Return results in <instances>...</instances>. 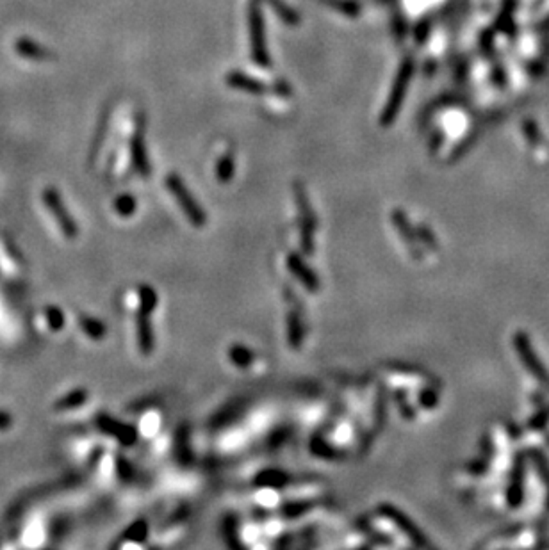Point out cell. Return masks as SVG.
<instances>
[{
    "label": "cell",
    "mask_w": 549,
    "mask_h": 550,
    "mask_svg": "<svg viewBox=\"0 0 549 550\" xmlns=\"http://www.w3.org/2000/svg\"><path fill=\"white\" fill-rule=\"evenodd\" d=\"M412 71H414V61H412L411 58H406L405 61L402 62L400 70H398V75L393 82V88L389 91L384 111L380 114V123H382V127H391L393 121L396 120L398 112L402 109L403 100H405L406 89H408V84H411Z\"/></svg>",
    "instance_id": "1"
},
{
    "label": "cell",
    "mask_w": 549,
    "mask_h": 550,
    "mask_svg": "<svg viewBox=\"0 0 549 550\" xmlns=\"http://www.w3.org/2000/svg\"><path fill=\"white\" fill-rule=\"evenodd\" d=\"M248 27H250L252 59L260 68H269L271 59H269L268 43H266V27H264V16L259 0H252L250 9H248Z\"/></svg>",
    "instance_id": "2"
},
{
    "label": "cell",
    "mask_w": 549,
    "mask_h": 550,
    "mask_svg": "<svg viewBox=\"0 0 549 550\" xmlns=\"http://www.w3.org/2000/svg\"><path fill=\"white\" fill-rule=\"evenodd\" d=\"M166 187H168V191L171 192V196H173L175 200L179 201L180 209H182V212L186 214V218L191 221L193 227L197 228L206 227L207 225L206 212L202 210L198 201L193 198L191 192L188 191V187L184 186L182 178H180L179 175L170 173L168 175V178H166Z\"/></svg>",
    "instance_id": "3"
},
{
    "label": "cell",
    "mask_w": 549,
    "mask_h": 550,
    "mask_svg": "<svg viewBox=\"0 0 549 550\" xmlns=\"http://www.w3.org/2000/svg\"><path fill=\"white\" fill-rule=\"evenodd\" d=\"M295 198L296 205H298L300 212V236H302V248L305 249V253H313L314 242H313V234L316 230V218L310 209V201H308L307 191L305 187L300 182L295 184Z\"/></svg>",
    "instance_id": "4"
},
{
    "label": "cell",
    "mask_w": 549,
    "mask_h": 550,
    "mask_svg": "<svg viewBox=\"0 0 549 550\" xmlns=\"http://www.w3.org/2000/svg\"><path fill=\"white\" fill-rule=\"evenodd\" d=\"M43 203H45V209H49L50 216L54 219V225L59 228V232L63 234L64 239L73 240L77 239L79 236V228H77V223L73 221L72 216L68 214L66 207L59 196L56 195L54 191H45L43 192Z\"/></svg>",
    "instance_id": "5"
},
{
    "label": "cell",
    "mask_w": 549,
    "mask_h": 550,
    "mask_svg": "<svg viewBox=\"0 0 549 550\" xmlns=\"http://www.w3.org/2000/svg\"><path fill=\"white\" fill-rule=\"evenodd\" d=\"M0 273L11 278H20L23 273V260L8 239H0Z\"/></svg>",
    "instance_id": "6"
},
{
    "label": "cell",
    "mask_w": 549,
    "mask_h": 550,
    "mask_svg": "<svg viewBox=\"0 0 549 550\" xmlns=\"http://www.w3.org/2000/svg\"><path fill=\"white\" fill-rule=\"evenodd\" d=\"M287 269H289V271L298 278L300 284L304 285L305 288H308L310 292H314V290L319 288V279H317V276L314 275L313 269H310L298 255L295 253L287 255Z\"/></svg>",
    "instance_id": "7"
},
{
    "label": "cell",
    "mask_w": 549,
    "mask_h": 550,
    "mask_svg": "<svg viewBox=\"0 0 549 550\" xmlns=\"http://www.w3.org/2000/svg\"><path fill=\"white\" fill-rule=\"evenodd\" d=\"M227 84L230 88L241 89V91L254 95H263L266 91H269V88L264 82L254 79L252 75H246L243 71H230V73H227Z\"/></svg>",
    "instance_id": "8"
},
{
    "label": "cell",
    "mask_w": 549,
    "mask_h": 550,
    "mask_svg": "<svg viewBox=\"0 0 549 550\" xmlns=\"http://www.w3.org/2000/svg\"><path fill=\"white\" fill-rule=\"evenodd\" d=\"M34 324L40 332L56 333L64 328V315L63 312L56 308V306H45L40 314L36 315Z\"/></svg>",
    "instance_id": "9"
},
{
    "label": "cell",
    "mask_w": 549,
    "mask_h": 550,
    "mask_svg": "<svg viewBox=\"0 0 549 550\" xmlns=\"http://www.w3.org/2000/svg\"><path fill=\"white\" fill-rule=\"evenodd\" d=\"M136 335H138V346L143 355H150L154 349V329L150 324V314L139 310L138 323H136Z\"/></svg>",
    "instance_id": "10"
},
{
    "label": "cell",
    "mask_w": 549,
    "mask_h": 550,
    "mask_svg": "<svg viewBox=\"0 0 549 550\" xmlns=\"http://www.w3.org/2000/svg\"><path fill=\"white\" fill-rule=\"evenodd\" d=\"M99 426L100 429L106 431V433H109V435H112L114 438H118L121 442V444H132L136 440V433L132 427L129 426H123V424H118L117 421H112V418H109L108 415H100L99 417Z\"/></svg>",
    "instance_id": "11"
},
{
    "label": "cell",
    "mask_w": 549,
    "mask_h": 550,
    "mask_svg": "<svg viewBox=\"0 0 549 550\" xmlns=\"http://www.w3.org/2000/svg\"><path fill=\"white\" fill-rule=\"evenodd\" d=\"M380 513L387 516L389 520H393L394 524H396L400 529H403L406 536L412 538V540H414L415 543H423V536H421L419 531H417V529H415L412 524H408L411 520L406 518L405 515H402V513H400V511H398L396 508H393V506H380Z\"/></svg>",
    "instance_id": "12"
},
{
    "label": "cell",
    "mask_w": 549,
    "mask_h": 550,
    "mask_svg": "<svg viewBox=\"0 0 549 550\" xmlns=\"http://www.w3.org/2000/svg\"><path fill=\"white\" fill-rule=\"evenodd\" d=\"M130 155H132V160H134L136 171H138L139 175H143V177H148V175H150V162H148L147 148H145L143 138H141V134L139 132L134 136Z\"/></svg>",
    "instance_id": "13"
},
{
    "label": "cell",
    "mask_w": 549,
    "mask_h": 550,
    "mask_svg": "<svg viewBox=\"0 0 549 550\" xmlns=\"http://www.w3.org/2000/svg\"><path fill=\"white\" fill-rule=\"evenodd\" d=\"M304 323H302V317H300L298 312L291 310L287 312V340L295 349H298L304 342Z\"/></svg>",
    "instance_id": "14"
},
{
    "label": "cell",
    "mask_w": 549,
    "mask_h": 550,
    "mask_svg": "<svg viewBox=\"0 0 549 550\" xmlns=\"http://www.w3.org/2000/svg\"><path fill=\"white\" fill-rule=\"evenodd\" d=\"M260 2L268 4L286 25L296 27L300 23V14L289 4H286L284 0H260Z\"/></svg>",
    "instance_id": "15"
},
{
    "label": "cell",
    "mask_w": 549,
    "mask_h": 550,
    "mask_svg": "<svg viewBox=\"0 0 549 550\" xmlns=\"http://www.w3.org/2000/svg\"><path fill=\"white\" fill-rule=\"evenodd\" d=\"M79 326H81L82 332L88 335L93 340H102L106 337V326H103L100 321L93 319V317H88V315H81L79 317Z\"/></svg>",
    "instance_id": "16"
},
{
    "label": "cell",
    "mask_w": 549,
    "mask_h": 550,
    "mask_svg": "<svg viewBox=\"0 0 549 550\" xmlns=\"http://www.w3.org/2000/svg\"><path fill=\"white\" fill-rule=\"evenodd\" d=\"M216 177L219 178V182L223 184L230 182V178L234 177V153L230 150L218 160V166H216Z\"/></svg>",
    "instance_id": "17"
},
{
    "label": "cell",
    "mask_w": 549,
    "mask_h": 550,
    "mask_svg": "<svg viewBox=\"0 0 549 550\" xmlns=\"http://www.w3.org/2000/svg\"><path fill=\"white\" fill-rule=\"evenodd\" d=\"M84 401H86V392H82V390L68 392V395H64V397L58 399V403H56V410H58V412L75 410L77 406H81Z\"/></svg>",
    "instance_id": "18"
},
{
    "label": "cell",
    "mask_w": 549,
    "mask_h": 550,
    "mask_svg": "<svg viewBox=\"0 0 549 550\" xmlns=\"http://www.w3.org/2000/svg\"><path fill=\"white\" fill-rule=\"evenodd\" d=\"M321 2L326 5H330V8L335 9V11H339V13L344 14V16L355 18L361 14V8H358L357 2H353V0H321Z\"/></svg>",
    "instance_id": "19"
},
{
    "label": "cell",
    "mask_w": 549,
    "mask_h": 550,
    "mask_svg": "<svg viewBox=\"0 0 549 550\" xmlns=\"http://www.w3.org/2000/svg\"><path fill=\"white\" fill-rule=\"evenodd\" d=\"M230 360L234 364L239 365V367H248L254 360V355L250 353V349H245L241 346H234L230 347Z\"/></svg>",
    "instance_id": "20"
},
{
    "label": "cell",
    "mask_w": 549,
    "mask_h": 550,
    "mask_svg": "<svg viewBox=\"0 0 549 550\" xmlns=\"http://www.w3.org/2000/svg\"><path fill=\"white\" fill-rule=\"evenodd\" d=\"M114 210H117L120 216L123 218H129L132 214L136 212V200L132 196H120L117 201H114Z\"/></svg>",
    "instance_id": "21"
},
{
    "label": "cell",
    "mask_w": 549,
    "mask_h": 550,
    "mask_svg": "<svg viewBox=\"0 0 549 550\" xmlns=\"http://www.w3.org/2000/svg\"><path fill=\"white\" fill-rule=\"evenodd\" d=\"M11 427V417L5 412H0V431H5Z\"/></svg>",
    "instance_id": "22"
}]
</instances>
